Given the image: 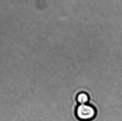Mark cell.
<instances>
[{
  "label": "cell",
  "instance_id": "cell-1",
  "mask_svg": "<svg viewBox=\"0 0 122 121\" xmlns=\"http://www.w3.org/2000/svg\"><path fill=\"white\" fill-rule=\"evenodd\" d=\"M96 108L91 105H80L76 108V116L80 121H91L96 117Z\"/></svg>",
  "mask_w": 122,
  "mask_h": 121
},
{
  "label": "cell",
  "instance_id": "cell-2",
  "mask_svg": "<svg viewBox=\"0 0 122 121\" xmlns=\"http://www.w3.org/2000/svg\"><path fill=\"white\" fill-rule=\"evenodd\" d=\"M88 95L85 93H81L78 94L77 96V101L80 105L86 104L89 101Z\"/></svg>",
  "mask_w": 122,
  "mask_h": 121
}]
</instances>
